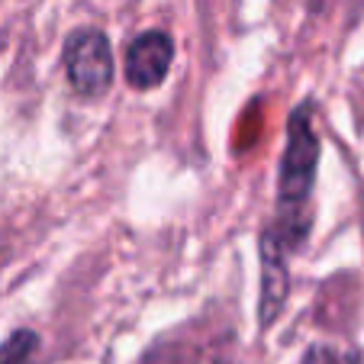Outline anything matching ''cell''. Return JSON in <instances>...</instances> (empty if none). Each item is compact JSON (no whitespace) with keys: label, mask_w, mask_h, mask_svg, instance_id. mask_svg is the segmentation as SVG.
<instances>
[{"label":"cell","mask_w":364,"mask_h":364,"mask_svg":"<svg viewBox=\"0 0 364 364\" xmlns=\"http://www.w3.org/2000/svg\"><path fill=\"white\" fill-rule=\"evenodd\" d=\"M300 364H358V355L351 348H342V345H313L306 348Z\"/></svg>","instance_id":"cell-7"},{"label":"cell","mask_w":364,"mask_h":364,"mask_svg":"<svg viewBox=\"0 0 364 364\" xmlns=\"http://www.w3.org/2000/svg\"><path fill=\"white\" fill-rule=\"evenodd\" d=\"M65 71L71 87L81 97L94 100L110 90L113 81V52L110 39L100 29H77L65 42Z\"/></svg>","instance_id":"cell-2"},{"label":"cell","mask_w":364,"mask_h":364,"mask_svg":"<svg viewBox=\"0 0 364 364\" xmlns=\"http://www.w3.org/2000/svg\"><path fill=\"white\" fill-rule=\"evenodd\" d=\"M174 62V39L161 29L136 36L126 52V81L136 90H151L165 81Z\"/></svg>","instance_id":"cell-3"},{"label":"cell","mask_w":364,"mask_h":364,"mask_svg":"<svg viewBox=\"0 0 364 364\" xmlns=\"http://www.w3.org/2000/svg\"><path fill=\"white\" fill-rule=\"evenodd\" d=\"M319 165V136L313 129V107L303 103L296 107L287 126V149L281 159V174H277V220L271 223V232L281 239V245L296 248L306 239L309 229V193H313V178Z\"/></svg>","instance_id":"cell-1"},{"label":"cell","mask_w":364,"mask_h":364,"mask_svg":"<svg viewBox=\"0 0 364 364\" xmlns=\"http://www.w3.org/2000/svg\"><path fill=\"white\" fill-rule=\"evenodd\" d=\"M39 351V336L33 329H16L0 345V364H33Z\"/></svg>","instance_id":"cell-5"},{"label":"cell","mask_w":364,"mask_h":364,"mask_svg":"<svg viewBox=\"0 0 364 364\" xmlns=\"http://www.w3.org/2000/svg\"><path fill=\"white\" fill-rule=\"evenodd\" d=\"M197 361V355H193L191 345L184 342H161L155 345V348L145 355L142 364H193Z\"/></svg>","instance_id":"cell-6"},{"label":"cell","mask_w":364,"mask_h":364,"mask_svg":"<svg viewBox=\"0 0 364 364\" xmlns=\"http://www.w3.org/2000/svg\"><path fill=\"white\" fill-rule=\"evenodd\" d=\"M290 294V271H287V248L281 245L271 226L262 232V303L258 319L262 326H271L281 313L284 300Z\"/></svg>","instance_id":"cell-4"}]
</instances>
